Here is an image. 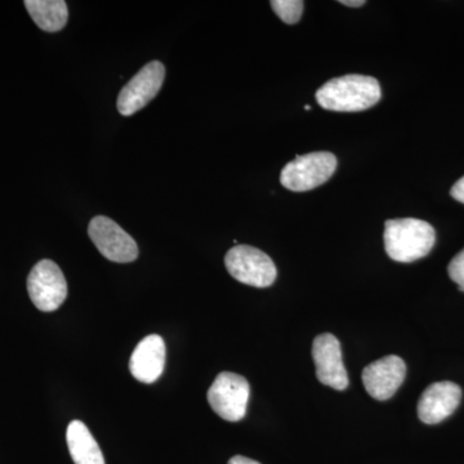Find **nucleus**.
Instances as JSON below:
<instances>
[{"mask_svg": "<svg viewBox=\"0 0 464 464\" xmlns=\"http://www.w3.org/2000/svg\"><path fill=\"white\" fill-rule=\"evenodd\" d=\"M450 194L454 199L464 204V177H462L459 181H457L456 185L451 188Z\"/></svg>", "mask_w": 464, "mask_h": 464, "instance_id": "nucleus-17", "label": "nucleus"}, {"mask_svg": "<svg viewBox=\"0 0 464 464\" xmlns=\"http://www.w3.org/2000/svg\"><path fill=\"white\" fill-rule=\"evenodd\" d=\"M25 7L34 23L44 32H60L69 20V9L63 0H26Z\"/></svg>", "mask_w": 464, "mask_h": 464, "instance_id": "nucleus-14", "label": "nucleus"}, {"mask_svg": "<svg viewBox=\"0 0 464 464\" xmlns=\"http://www.w3.org/2000/svg\"><path fill=\"white\" fill-rule=\"evenodd\" d=\"M337 169V158L328 151L310 152L289 161L280 174V183L290 191L304 192L324 185Z\"/></svg>", "mask_w": 464, "mask_h": 464, "instance_id": "nucleus-3", "label": "nucleus"}, {"mask_svg": "<svg viewBox=\"0 0 464 464\" xmlns=\"http://www.w3.org/2000/svg\"><path fill=\"white\" fill-rule=\"evenodd\" d=\"M88 234L101 255L109 261L130 264L139 257L136 241L109 217H94L88 227Z\"/></svg>", "mask_w": 464, "mask_h": 464, "instance_id": "nucleus-7", "label": "nucleus"}, {"mask_svg": "<svg viewBox=\"0 0 464 464\" xmlns=\"http://www.w3.org/2000/svg\"><path fill=\"white\" fill-rule=\"evenodd\" d=\"M304 110H307V111H308V110H311V106H308V105L304 106Z\"/></svg>", "mask_w": 464, "mask_h": 464, "instance_id": "nucleus-20", "label": "nucleus"}, {"mask_svg": "<svg viewBox=\"0 0 464 464\" xmlns=\"http://www.w3.org/2000/svg\"><path fill=\"white\" fill-rule=\"evenodd\" d=\"M166 79V67L160 61H151L124 85L118 97L119 112L123 116L136 114L157 97Z\"/></svg>", "mask_w": 464, "mask_h": 464, "instance_id": "nucleus-8", "label": "nucleus"}, {"mask_svg": "<svg viewBox=\"0 0 464 464\" xmlns=\"http://www.w3.org/2000/svg\"><path fill=\"white\" fill-rule=\"evenodd\" d=\"M67 447L75 464H105L96 440L81 420H72L67 427Z\"/></svg>", "mask_w": 464, "mask_h": 464, "instance_id": "nucleus-13", "label": "nucleus"}, {"mask_svg": "<svg viewBox=\"0 0 464 464\" xmlns=\"http://www.w3.org/2000/svg\"><path fill=\"white\" fill-rule=\"evenodd\" d=\"M382 99L381 85L372 76L350 74L326 82L316 101L329 111L357 112L373 108Z\"/></svg>", "mask_w": 464, "mask_h": 464, "instance_id": "nucleus-1", "label": "nucleus"}, {"mask_svg": "<svg viewBox=\"0 0 464 464\" xmlns=\"http://www.w3.org/2000/svg\"><path fill=\"white\" fill-rule=\"evenodd\" d=\"M384 249L391 259L411 264L426 257L436 241L435 228L417 218L389 219L384 224Z\"/></svg>", "mask_w": 464, "mask_h": 464, "instance_id": "nucleus-2", "label": "nucleus"}, {"mask_svg": "<svg viewBox=\"0 0 464 464\" xmlns=\"http://www.w3.org/2000/svg\"><path fill=\"white\" fill-rule=\"evenodd\" d=\"M250 387L243 375L224 372L208 391V402L217 415L227 422H239L246 414Z\"/></svg>", "mask_w": 464, "mask_h": 464, "instance_id": "nucleus-5", "label": "nucleus"}, {"mask_svg": "<svg viewBox=\"0 0 464 464\" xmlns=\"http://www.w3.org/2000/svg\"><path fill=\"white\" fill-rule=\"evenodd\" d=\"M405 374L404 360L390 355L366 366L362 372V383L372 398L384 401L395 395L405 380Z\"/></svg>", "mask_w": 464, "mask_h": 464, "instance_id": "nucleus-10", "label": "nucleus"}, {"mask_svg": "<svg viewBox=\"0 0 464 464\" xmlns=\"http://www.w3.org/2000/svg\"><path fill=\"white\" fill-rule=\"evenodd\" d=\"M27 292L38 310L43 313L56 311L67 297L65 276L53 261L43 259L30 271Z\"/></svg>", "mask_w": 464, "mask_h": 464, "instance_id": "nucleus-6", "label": "nucleus"}, {"mask_svg": "<svg viewBox=\"0 0 464 464\" xmlns=\"http://www.w3.org/2000/svg\"><path fill=\"white\" fill-rule=\"evenodd\" d=\"M227 464H261L257 462V460L250 459V458L243 457V456H235L232 457L230 460H228Z\"/></svg>", "mask_w": 464, "mask_h": 464, "instance_id": "nucleus-18", "label": "nucleus"}, {"mask_svg": "<svg viewBox=\"0 0 464 464\" xmlns=\"http://www.w3.org/2000/svg\"><path fill=\"white\" fill-rule=\"evenodd\" d=\"M462 390L453 382H436L427 387L418 402V417L426 424H438L457 411Z\"/></svg>", "mask_w": 464, "mask_h": 464, "instance_id": "nucleus-11", "label": "nucleus"}, {"mask_svg": "<svg viewBox=\"0 0 464 464\" xmlns=\"http://www.w3.org/2000/svg\"><path fill=\"white\" fill-rule=\"evenodd\" d=\"M166 366V343L158 334L143 338L130 356V374L142 383H154L163 374Z\"/></svg>", "mask_w": 464, "mask_h": 464, "instance_id": "nucleus-12", "label": "nucleus"}, {"mask_svg": "<svg viewBox=\"0 0 464 464\" xmlns=\"http://www.w3.org/2000/svg\"><path fill=\"white\" fill-rule=\"evenodd\" d=\"M449 276L464 292V249L451 259L448 267Z\"/></svg>", "mask_w": 464, "mask_h": 464, "instance_id": "nucleus-16", "label": "nucleus"}, {"mask_svg": "<svg viewBox=\"0 0 464 464\" xmlns=\"http://www.w3.org/2000/svg\"><path fill=\"white\" fill-rule=\"evenodd\" d=\"M313 357L320 383L337 391L347 389L348 375L337 337L329 333L317 335L313 344Z\"/></svg>", "mask_w": 464, "mask_h": 464, "instance_id": "nucleus-9", "label": "nucleus"}, {"mask_svg": "<svg viewBox=\"0 0 464 464\" xmlns=\"http://www.w3.org/2000/svg\"><path fill=\"white\" fill-rule=\"evenodd\" d=\"M270 5L280 20L288 25L297 24L304 14V3L302 0H273Z\"/></svg>", "mask_w": 464, "mask_h": 464, "instance_id": "nucleus-15", "label": "nucleus"}, {"mask_svg": "<svg viewBox=\"0 0 464 464\" xmlns=\"http://www.w3.org/2000/svg\"><path fill=\"white\" fill-rule=\"evenodd\" d=\"M226 268L234 279L256 288H267L276 280L273 259L250 246H235L225 257Z\"/></svg>", "mask_w": 464, "mask_h": 464, "instance_id": "nucleus-4", "label": "nucleus"}, {"mask_svg": "<svg viewBox=\"0 0 464 464\" xmlns=\"http://www.w3.org/2000/svg\"><path fill=\"white\" fill-rule=\"evenodd\" d=\"M340 3L347 7H362L365 5L364 0H341Z\"/></svg>", "mask_w": 464, "mask_h": 464, "instance_id": "nucleus-19", "label": "nucleus"}]
</instances>
